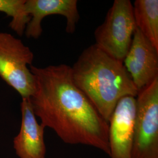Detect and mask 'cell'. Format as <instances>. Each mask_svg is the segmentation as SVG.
<instances>
[{"instance_id": "277c9868", "label": "cell", "mask_w": 158, "mask_h": 158, "mask_svg": "<svg viewBox=\"0 0 158 158\" xmlns=\"http://www.w3.org/2000/svg\"><path fill=\"white\" fill-rule=\"evenodd\" d=\"M34 59V53L21 40L0 32V77L22 98H29L35 92V77L28 68Z\"/></svg>"}, {"instance_id": "8fae6325", "label": "cell", "mask_w": 158, "mask_h": 158, "mask_svg": "<svg viewBox=\"0 0 158 158\" xmlns=\"http://www.w3.org/2000/svg\"><path fill=\"white\" fill-rule=\"evenodd\" d=\"M25 0H0V12L12 18L10 27L19 36L24 34L31 17L24 11Z\"/></svg>"}, {"instance_id": "9c48e42d", "label": "cell", "mask_w": 158, "mask_h": 158, "mask_svg": "<svg viewBox=\"0 0 158 158\" xmlns=\"http://www.w3.org/2000/svg\"><path fill=\"white\" fill-rule=\"evenodd\" d=\"M21 125L14 138V148L19 158H46L45 127L39 124L29 98H22Z\"/></svg>"}, {"instance_id": "5b68a950", "label": "cell", "mask_w": 158, "mask_h": 158, "mask_svg": "<svg viewBox=\"0 0 158 158\" xmlns=\"http://www.w3.org/2000/svg\"><path fill=\"white\" fill-rule=\"evenodd\" d=\"M132 158H158V77L135 97Z\"/></svg>"}, {"instance_id": "3957f363", "label": "cell", "mask_w": 158, "mask_h": 158, "mask_svg": "<svg viewBox=\"0 0 158 158\" xmlns=\"http://www.w3.org/2000/svg\"><path fill=\"white\" fill-rule=\"evenodd\" d=\"M136 28L131 1L115 0L104 23L94 31V44L111 56L123 62Z\"/></svg>"}, {"instance_id": "30bf717a", "label": "cell", "mask_w": 158, "mask_h": 158, "mask_svg": "<svg viewBox=\"0 0 158 158\" xmlns=\"http://www.w3.org/2000/svg\"><path fill=\"white\" fill-rule=\"evenodd\" d=\"M133 12L136 28L158 51V0H136Z\"/></svg>"}, {"instance_id": "6da1fadb", "label": "cell", "mask_w": 158, "mask_h": 158, "mask_svg": "<svg viewBox=\"0 0 158 158\" xmlns=\"http://www.w3.org/2000/svg\"><path fill=\"white\" fill-rule=\"evenodd\" d=\"M29 68L35 80L29 100L40 124L67 144L94 147L110 156L108 123L74 84L71 67L60 64Z\"/></svg>"}, {"instance_id": "7a4b0ae2", "label": "cell", "mask_w": 158, "mask_h": 158, "mask_svg": "<svg viewBox=\"0 0 158 158\" xmlns=\"http://www.w3.org/2000/svg\"><path fill=\"white\" fill-rule=\"evenodd\" d=\"M74 84L108 121L119 101L136 97L139 91L124 63L102 51L95 44L89 46L71 67Z\"/></svg>"}, {"instance_id": "8992f818", "label": "cell", "mask_w": 158, "mask_h": 158, "mask_svg": "<svg viewBox=\"0 0 158 158\" xmlns=\"http://www.w3.org/2000/svg\"><path fill=\"white\" fill-rule=\"evenodd\" d=\"M135 97L127 96L117 103L108 121L111 158H132L135 117Z\"/></svg>"}, {"instance_id": "ba28073f", "label": "cell", "mask_w": 158, "mask_h": 158, "mask_svg": "<svg viewBox=\"0 0 158 158\" xmlns=\"http://www.w3.org/2000/svg\"><path fill=\"white\" fill-rule=\"evenodd\" d=\"M77 0H25L24 11L31 17L24 34L28 38L37 40L43 29L42 21L47 16L60 15L66 18V31L73 34L80 19Z\"/></svg>"}, {"instance_id": "52a82bcc", "label": "cell", "mask_w": 158, "mask_h": 158, "mask_svg": "<svg viewBox=\"0 0 158 158\" xmlns=\"http://www.w3.org/2000/svg\"><path fill=\"white\" fill-rule=\"evenodd\" d=\"M123 63L138 91L158 77V51L137 28Z\"/></svg>"}]
</instances>
